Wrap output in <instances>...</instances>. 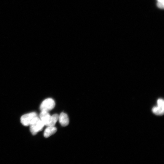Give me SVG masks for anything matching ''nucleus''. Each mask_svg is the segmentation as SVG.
<instances>
[{"label":"nucleus","mask_w":164,"mask_h":164,"mask_svg":"<svg viewBox=\"0 0 164 164\" xmlns=\"http://www.w3.org/2000/svg\"><path fill=\"white\" fill-rule=\"evenodd\" d=\"M157 103L158 106L159 107H161L164 108V101L162 99H158V100H157Z\"/></svg>","instance_id":"obj_9"},{"label":"nucleus","mask_w":164,"mask_h":164,"mask_svg":"<svg viewBox=\"0 0 164 164\" xmlns=\"http://www.w3.org/2000/svg\"><path fill=\"white\" fill-rule=\"evenodd\" d=\"M60 125L63 127L67 126L69 123V119L68 116L66 113L62 112L59 116L58 120Z\"/></svg>","instance_id":"obj_4"},{"label":"nucleus","mask_w":164,"mask_h":164,"mask_svg":"<svg viewBox=\"0 0 164 164\" xmlns=\"http://www.w3.org/2000/svg\"><path fill=\"white\" fill-rule=\"evenodd\" d=\"M37 117L36 113L35 112L25 114L21 117V123L25 126H29L33 120Z\"/></svg>","instance_id":"obj_3"},{"label":"nucleus","mask_w":164,"mask_h":164,"mask_svg":"<svg viewBox=\"0 0 164 164\" xmlns=\"http://www.w3.org/2000/svg\"><path fill=\"white\" fill-rule=\"evenodd\" d=\"M44 125L40 118L37 117L33 120L29 125L30 131L33 135H35L42 130Z\"/></svg>","instance_id":"obj_1"},{"label":"nucleus","mask_w":164,"mask_h":164,"mask_svg":"<svg viewBox=\"0 0 164 164\" xmlns=\"http://www.w3.org/2000/svg\"><path fill=\"white\" fill-rule=\"evenodd\" d=\"M55 105L54 100L51 98H48L44 100L40 106L41 111H48L53 109Z\"/></svg>","instance_id":"obj_2"},{"label":"nucleus","mask_w":164,"mask_h":164,"mask_svg":"<svg viewBox=\"0 0 164 164\" xmlns=\"http://www.w3.org/2000/svg\"><path fill=\"white\" fill-rule=\"evenodd\" d=\"M158 3H160L164 4V0H157Z\"/></svg>","instance_id":"obj_10"},{"label":"nucleus","mask_w":164,"mask_h":164,"mask_svg":"<svg viewBox=\"0 0 164 164\" xmlns=\"http://www.w3.org/2000/svg\"><path fill=\"white\" fill-rule=\"evenodd\" d=\"M153 112L157 115L161 116L164 114V108L158 106L155 107L152 109Z\"/></svg>","instance_id":"obj_8"},{"label":"nucleus","mask_w":164,"mask_h":164,"mask_svg":"<svg viewBox=\"0 0 164 164\" xmlns=\"http://www.w3.org/2000/svg\"><path fill=\"white\" fill-rule=\"evenodd\" d=\"M59 115L55 114L50 117V120L47 125V127H54L58 120Z\"/></svg>","instance_id":"obj_7"},{"label":"nucleus","mask_w":164,"mask_h":164,"mask_svg":"<svg viewBox=\"0 0 164 164\" xmlns=\"http://www.w3.org/2000/svg\"><path fill=\"white\" fill-rule=\"evenodd\" d=\"M57 131V128L54 127H47L45 130L44 134L45 138H48L55 134Z\"/></svg>","instance_id":"obj_6"},{"label":"nucleus","mask_w":164,"mask_h":164,"mask_svg":"<svg viewBox=\"0 0 164 164\" xmlns=\"http://www.w3.org/2000/svg\"><path fill=\"white\" fill-rule=\"evenodd\" d=\"M50 116L48 112L45 111H42L40 113V119L43 122L45 125L47 126L50 117Z\"/></svg>","instance_id":"obj_5"}]
</instances>
